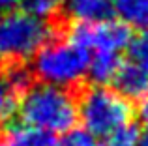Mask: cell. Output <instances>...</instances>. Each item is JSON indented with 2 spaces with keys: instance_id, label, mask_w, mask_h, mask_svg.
<instances>
[{
  "instance_id": "1",
  "label": "cell",
  "mask_w": 148,
  "mask_h": 146,
  "mask_svg": "<svg viewBox=\"0 0 148 146\" xmlns=\"http://www.w3.org/2000/svg\"><path fill=\"white\" fill-rule=\"evenodd\" d=\"M19 124L40 129L49 135L68 133L79 116L77 90H68L51 84H34L17 103Z\"/></svg>"
},
{
  "instance_id": "2",
  "label": "cell",
  "mask_w": 148,
  "mask_h": 146,
  "mask_svg": "<svg viewBox=\"0 0 148 146\" xmlns=\"http://www.w3.org/2000/svg\"><path fill=\"white\" fill-rule=\"evenodd\" d=\"M68 28V19L45 23L28 15L25 10H11L0 15V58L8 64H21L60 36Z\"/></svg>"
},
{
  "instance_id": "3",
  "label": "cell",
  "mask_w": 148,
  "mask_h": 146,
  "mask_svg": "<svg viewBox=\"0 0 148 146\" xmlns=\"http://www.w3.org/2000/svg\"><path fill=\"white\" fill-rule=\"evenodd\" d=\"M88 62L90 53L73 43L64 32L36 53L32 73L43 84L77 90L83 86V79L88 73Z\"/></svg>"
},
{
  "instance_id": "4",
  "label": "cell",
  "mask_w": 148,
  "mask_h": 146,
  "mask_svg": "<svg viewBox=\"0 0 148 146\" xmlns=\"http://www.w3.org/2000/svg\"><path fill=\"white\" fill-rule=\"evenodd\" d=\"M77 107L84 129L94 137H107L114 129L130 124L133 107L127 99L107 86H79Z\"/></svg>"
},
{
  "instance_id": "5",
  "label": "cell",
  "mask_w": 148,
  "mask_h": 146,
  "mask_svg": "<svg viewBox=\"0 0 148 146\" xmlns=\"http://www.w3.org/2000/svg\"><path fill=\"white\" fill-rule=\"evenodd\" d=\"M66 36L88 53H112L120 55L130 49L133 40L131 28L118 19H105L98 23H73L66 28Z\"/></svg>"
},
{
  "instance_id": "6",
  "label": "cell",
  "mask_w": 148,
  "mask_h": 146,
  "mask_svg": "<svg viewBox=\"0 0 148 146\" xmlns=\"http://www.w3.org/2000/svg\"><path fill=\"white\" fill-rule=\"evenodd\" d=\"M111 83L114 86L112 90L127 101H131V99L141 101L143 98L148 96V71H145L141 66H137L131 60L120 64L118 71L112 77Z\"/></svg>"
},
{
  "instance_id": "7",
  "label": "cell",
  "mask_w": 148,
  "mask_h": 146,
  "mask_svg": "<svg viewBox=\"0 0 148 146\" xmlns=\"http://www.w3.org/2000/svg\"><path fill=\"white\" fill-rule=\"evenodd\" d=\"M66 11L77 23H98L114 15L111 0H68Z\"/></svg>"
},
{
  "instance_id": "8",
  "label": "cell",
  "mask_w": 148,
  "mask_h": 146,
  "mask_svg": "<svg viewBox=\"0 0 148 146\" xmlns=\"http://www.w3.org/2000/svg\"><path fill=\"white\" fill-rule=\"evenodd\" d=\"M112 10L118 21L130 28H148V0H112Z\"/></svg>"
},
{
  "instance_id": "9",
  "label": "cell",
  "mask_w": 148,
  "mask_h": 146,
  "mask_svg": "<svg viewBox=\"0 0 148 146\" xmlns=\"http://www.w3.org/2000/svg\"><path fill=\"white\" fill-rule=\"evenodd\" d=\"M120 64V55H112V53H92L90 62H88V73L90 81L98 86L111 83L112 77L116 75Z\"/></svg>"
},
{
  "instance_id": "10",
  "label": "cell",
  "mask_w": 148,
  "mask_h": 146,
  "mask_svg": "<svg viewBox=\"0 0 148 146\" xmlns=\"http://www.w3.org/2000/svg\"><path fill=\"white\" fill-rule=\"evenodd\" d=\"M54 137L40 129H32L26 126H11L6 133V139L0 146H53Z\"/></svg>"
},
{
  "instance_id": "11",
  "label": "cell",
  "mask_w": 148,
  "mask_h": 146,
  "mask_svg": "<svg viewBox=\"0 0 148 146\" xmlns=\"http://www.w3.org/2000/svg\"><path fill=\"white\" fill-rule=\"evenodd\" d=\"M25 11L45 23H56L62 19V0H25Z\"/></svg>"
},
{
  "instance_id": "12",
  "label": "cell",
  "mask_w": 148,
  "mask_h": 146,
  "mask_svg": "<svg viewBox=\"0 0 148 146\" xmlns=\"http://www.w3.org/2000/svg\"><path fill=\"white\" fill-rule=\"evenodd\" d=\"M141 137V131H139V126L135 124H126L122 128L114 129L112 133H109L105 137V143L101 146H135Z\"/></svg>"
},
{
  "instance_id": "13",
  "label": "cell",
  "mask_w": 148,
  "mask_h": 146,
  "mask_svg": "<svg viewBox=\"0 0 148 146\" xmlns=\"http://www.w3.org/2000/svg\"><path fill=\"white\" fill-rule=\"evenodd\" d=\"M17 103H19V98L11 92L10 84L4 79V75H0V129H2L4 126H6V122L15 114Z\"/></svg>"
},
{
  "instance_id": "14",
  "label": "cell",
  "mask_w": 148,
  "mask_h": 146,
  "mask_svg": "<svg viewBox=\"0 0 148 146\" xmlns=\"http://www.w3.org/2000/svg\"><path fill=\"white\" fill-rule=\"evenodd\" d=\"M130 56H131V62H135L145 71H148V28L141 30V34L131 40Z\"/></svg>"
},
{
  "instance_id": "15",
  "label": "cell",
  "mask_w": 148,
  "mask_h": 146,
  "mask_svg": "<svg viewBox=\"0 0 148 146\" xmlns=\"http://www.w3.org/2000/svg\"><path fill=\"white\" fill-rule=\"evenodd\" d=\"M53 146H98V143L86 129H69L60 139H54Z\"/></svg>"
},
{
  "instance_id": "16",
  "label": "cell",
  "mask_w": 148,
  "mask_h": 146,
  "mask_svg": "<svg viewBox=\"0 0 148 146\" xmlns=\"http://www.w3.org/2000/svg\"><path fill=\"white\" fill-rule=\"evenodd\" d=\"M137 116H139V122L148 129V96L143 98L139 101V107H137Z\"/></svg>"
},
{
  "instance_id": "17",
  "label": "cell",
  "mask_w": 148,
  "mask_h": 146,
  "mask_svg": "<svg viewBox=\"0 0 148 146\" xmlns=\"http://www.w3.org/2000/svg\"><path fill=\"white\" fill-rule=\"evenodd\" d=\"M25 0H0V6L6 8V10H11V8L19 6V4H23Z\"/></svg>"
},
{
  "instance_id": "18",
  "label": "cell",
  "mask_w": 148,
  "mask_h": 146,
  "mask_svg": "<svg viewBox=\"0 0 148 146\" xmlns=\"http://www.w3.org/2000/svg\"><path fill=\"white\" fill-rule=\"evenodd\" d=\"M135 146H148V131L141 133V137H139V141H137Z\"/></svg>"
}]
</instances>
